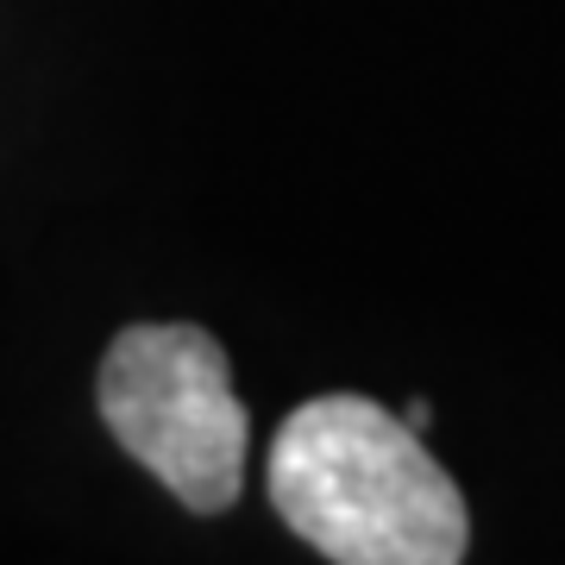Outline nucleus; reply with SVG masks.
Listing matches in <instances>:
<instances>
[{
    "mask_svg": "<svg viewBox=\"0 0 565 565\" xmlns=\"http://www.w3.org/2000/svg\"><path fill=\"white\" fill-rule=\"evenodd\" d=\"M102 422L182 509L221 515L239 503L252 422L214 333L189 321L126 327L102 359Z\"/></svg>",
    "mask_w": 565,
    "mask_h": 565,
    "instance_id": "f03ea898",
    "label": "nucleus"
},
{
    "mask_svg": "<svg viewBox=\"0 0 565 565\" xmlns=\"http://www.w3.org/2000/svg\"><path fill=\"white\" fill-rule=\"evenodd\" d=\"M270 503L340 565H452L471 546V515L446 465L371 396H315L277 427Z\"/></svg>",
    "mask_w": 565,
    "mask_h": 565,
    "instance_id": "f257e3e1",
    "label": "nucleus"
},
{
    "mask_svg": "<svg viewBox=\"0 0 565 565\" xmlns=\"http://www.w3.org/2000/svg\"><path fill=\"white\" fill-rule=\"evenodd\" d=\"M403 422L415 427V434H427V422H434V408H427V403H408V408H403Z\"/></svg>",
    "mask_w": 565,
    "mask_h": 565,
    "instance_id": "7ed1b4c3",
    "label": "nucleus"
}]
</instances>
